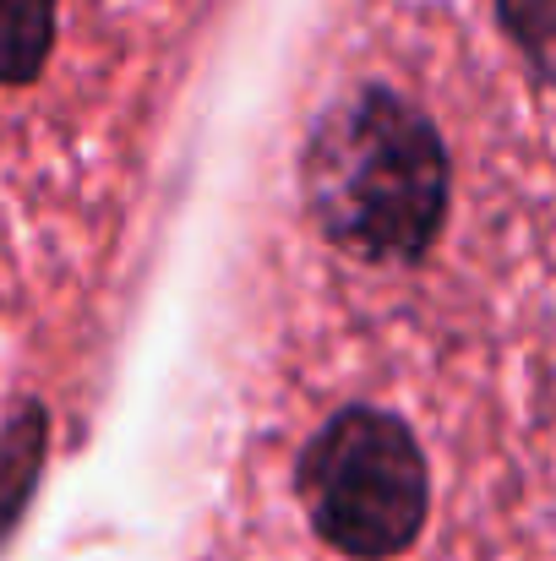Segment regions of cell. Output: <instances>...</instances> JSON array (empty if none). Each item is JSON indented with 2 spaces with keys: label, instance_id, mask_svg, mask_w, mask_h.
<instances>
[{
  "label": "cell",
  "instance_id": "6da1fadb",
  "mask_svg": "<svg viewBox=\"0 0 556 561\" xmlns=\"http://www.w3.org/2000/svg\"><path fill=\"white\" fill-rule=\"evenodd\" d=\"M300 186L322 234L350 256L420 262L447 218V153L409 99L355 88L317 115Z\"/></svg>",
  "mask_w": 556,
  "mask_h": 561
},
{
  "label": "cell",
  "instance_id": "7a4b0ae2",
  "mask_svg": "<svg viewBox=\"0 0 556 561\" xmlns=\"http://www.w3.org/2000/svg\"><path fill=\"white\" fill-rule=\"evenodd\" d=\"M295 485L317 535L361 561L409 551L431 507L425 458L409 425L387 409H339L306 442Z\"/></svg>",
  "mask_w": 556,
  "mask_h": 561
},
{
  "label": "cell",
  "instance_id": "3957f363",
  "mask_svg": "<svg viewBox=\"0 0 556 561\" xmlns=\"http://www.w3.org/2000/svg\"><path fill=\"white\" fill-rule=\"evenodd\" d=\"M38 463H44V409L22 403L0 431V540L16 529V518L33 496Z\"/></svg>",
  "mask_w": 556,
  "mask_h": 561
},
{
  "label": "cell",
  "instance_id": "277c9868",
  "mask_svg": "<svg viewBox=\"0 0 556 561\" xmlns=\"http://www.w3.org/2000/svg\"><path fill=\"white\" fill-rule=\"evenodd\" d=\"M55 44V0H0V82L22 88L44 71Z\"/></svg>",
  "mask_w": 556,
  "mask_h": 561
},
{
  "label": "cell",
  "instance_id": "5b68a950",
  "mask_svg": "<svg viewBox=\"0 0 556 561\" xmlns=\"http://www.w3.org/2000/svg\"><path fill=\"white\" fill-rule=\"evenodd\" d=\"M497 5L519 49L530 55V66L546 82H556V0H497Z\"/></svg>",
  "mask_w": 556,
  "mask_h": 561
}]
</instances>
